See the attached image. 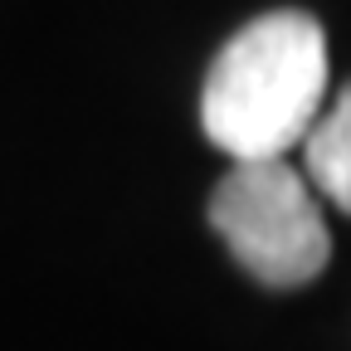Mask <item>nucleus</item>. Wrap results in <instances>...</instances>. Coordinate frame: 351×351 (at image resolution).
<instances>
[{
    "instance_id": "obj_3",
    "label": "nucleus",
    "mask_w": 351,
    "mask_h": 351,
    "mask_svg": "<svg viewBox=\"0 0 351 351\" xmlns=\"http://www.w3.org/2000/svg\"><path fill=\"white\" fill-rule=\"evenodd\" d=\"M302 166H307L302 171L307 186H317L332 205L351 215V83L313 122V132L302 142Z\"/></svg>"
},
{
    "instance_id": "obj_2",
    "label": "nucleus",
    "mask_w": 351,
    "mask_h": 351,
    "mask_svg": "<svg viewBox=\"0 0 351 351\" xmlns=\"http://www.w3.org/2000/svg\"><path fill=\"white\" fill-rule=\"evenodd\" d=\"M210 225L269 288H298L327 269L332 234L307 176L288 161H234L210 195Z\"/></svg>"
},
{
    "instance_id": "obj_1",
    "label": "nucleus",
    "mask_w": 351,
    "mask_h": 351,
    "mask_svg": "<svg viewBox=\"0 0 351 351\" xmlns=\"http://www.w3.org/2000/svg\"><path fill=\"white\" fill-rule=\"evenodd\" d=\"M327 108V34L307 10H269L215 54L205 137L230 161H283Z\"/></svg>"
}]
</instances>
